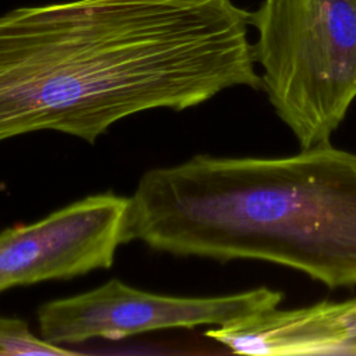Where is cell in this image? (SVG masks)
I'll return each instance as SVG.
<instances>
[{
  "mask_svg": "<svg viewBox=\"0 0 356 356\" xmlns=\"http://www.w3.org/2000/svg\"><path fill=\"white\" fill-rule=\"evenodd\" d=\"M249 11L232 0H71L0 15V142L56 131L95 143L143 111L261 89Z\"/></svg>",
  "mask_w": 356,
  "mask_h": 356,
  "instance_id": "6da1fadb",
  "label": "cell"
},
{
  "mask_svg": "<svg viewBox=\"0 0 356 356\" xmlns=\"http://www.w3.org/2000/svg\"><path fill=\"white\" fill-rule=\"evenodd\" d=\"M218 261L261 260L328 288L356 285V153L331 143L281 157L196 154L147 170L122 245Z\"/></svg>",
  "mask_w": 356,
  "mask_h": 356,
  "instance_id": "7a4b0ae2",
  "label": "cell"
},
{
  "mask_svg": "<svg viewBox=\"0 0 356 356\" xmlns=\"http://www.w3.org/2000/svg\"><path fill=\"white\" fill-rule=\"evenodd\" d=\"M249 24L277 115L300 149L331 143L356 99V0H264Z\"/></svg>",
  "mask_w": 356,
  "mask_h": 356,
  "instance_id": "3957f363",
  "label": "cell"
},
{
  "mask_svg": "<svg viewBox=\"0 0 356 356\" xmlns=\"http://www.w3.org/2000/svg\"><path fill=\"white\" fill-rule=\"evenodd\" d=\"M282 296L266 286L221 296H167L113 278L88 292L40 305L36 317L44 341L68 346L93 338L117 341L167 328L220 327L277 307Z\"/></svg>",
  "mask_w": 356,
  "mask_h": 356,
  "instance_id": "277c9868",
  "label": "cell"
},
{
  "mask_svg": "<svg viewBox=\"0 0 356 356\" xmlns=\"http://www.w3.org/2000/svg\"><path fill=\"white\" fill-rule=\"evenodd\" d=\"M128 197L103 192L31 224L0 232V292L110 268L120 245Z\"/></svg>",
  "mask_w": 356,
  "mask_h": 356,
  "instance_id": "5b68a950",
  "label": "cell"
},
{
  "mask_svg": "<svg viewBox=\"0 0 356 356\" xmlns=\"http://www.w3.org/2000/svg\"><path fill=\"white\" fill-rule=\"evenodd\" d=\"M204 335L239 355H356V298L296 309L277 306L210 328Z\"/></svg>",
  "mask_w": 356,
  "mask_h": 356,
  "instance_id": "8992f818",
  "label": "cell"
},
{
  "mask_svg": "<svg viewBox=\"0 0 356 356\" xmlns=\"http://www.w3.org/2000/svg\"><path fill=\"white\" fill-rule=\"evenodd\" d=\"M76 353L67 346H58L44 341L42 337H36L26 321L21 318L0 316V356H72Z\"/></svg>",
  "mask_w": 356,
  "mask_h": 356,
  "instance_id": "52a82bcc",
  "label": "cell"
}]
</instances>
